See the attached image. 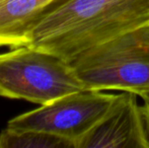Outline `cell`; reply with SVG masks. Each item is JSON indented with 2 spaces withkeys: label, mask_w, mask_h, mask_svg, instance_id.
Listing matches in <instances>:
<instances>
[{
  "label": "cell",
  "mask_w": 149,
  "mask_h": 148,
  "mask_svg": "<svg viewBox=\"0 0 149 148\" xmlns=\"http://www.w3.org/2000/svg\"><path fill=\"white\" fill-rule=\"evenodd\" d=\"M149 24V0H64L26 46L72 62L83 53Z\"/></svg>",
  "instance_id": "cell-1"
},
{
  "label": "cell",
  "mask_w": 149,
  "mask_h": 148,
  "mask_svg": "<svg viewBox=\"0 0 149 148\" xmlns=\"http://www.w3.org/2000/svg\"><path fill=\"white\" fill-rule=\"evenodd\" d=\"M70 64L85 88L148 90L149 24L85 52Z\"/></svg>",
  "instance_id": "cell-2"
},
{
  "label": "cell",
  "mask_w": 149,
  "mask_h": 148,
  "mask_svg": "<svg viewBox=\"0 0 149 148\" xmlns=\"http://www.w3.org/2000/svg\"><path fill=\"white\" fill-rule=\"evenodd\" d=\"M69 62L31 46L0 54V97L47 105L84 89Z\"/></svg>",
  "instance_id": "cell-3"
},
{
  "label": "cell",
  "mask_w": 149,
  "mask_h": 148,
  "mask_svg": "<svg viewBox=\"0 0 149 148\" xmlns=\"http://www.w3.org/2000/svg\"><path fill=\"white\" fill-rule=\"evenodd\" d=\"M119 93L84 88L69 93L33 111L8 121L11 129H33L51 133L76 143L108 114Z\"/></svg>",
  "instance_id": "cell-4"
},
{
  "label": "cell",
  "mask_w": 149,
  "mask_h": 148,
  "mask_svg": "<svg viewBox=\"0 0 149 148\" xmlns=\"http://www.w3.org/2000/svg\"><path fill=\"white\" fill-rule=\"evenodd\" d=\"M138 94L122 91L108 114L80 140L76 148H147Z\"/></svg>",
  "instance_id": "cell-5"
},
{
  "label": "cell",
  "mask_w": 149,
  "mask_h": 148,
  "mask_svg": "<svg viewBox=\"0 0 149 148\" xmlns=\"http://www.w3.org/2000/svg\"><path fill=\"white\" fill-rule=\"evenodd\" d=\"M64 0H0V47L30 43L36 28Z\"/></svg>",
  "instance_id": "cell-6"
},
{
  "label": "cell",
  "mask_w": 149,
  "mask_h": 148,
  "mask_svg": "<svg viewBox=\"0 0 149 148\" xmlns=\"http://www.w3.org/2000/svg\"><path fill=\"white\" fill-rule=\"evenodd\" d=\"M0 148H75V144L44 131L6 127L0 133Z\"/></svg>",
  "instance_id": "cell-7"
},
{
  "label": "cell",
  "mask_w": 149,
  "mask_h": 148,
  "mask_svg": "<svg viewBox=\"0 0 149 148\" xmlns=\"http://www.w3.org/2000/svg\"><path fill=\"white\" fill-rule=\"evenodd\" d=\"M140 111H141L146 144H147V148H149V104L144 103L143 106H140Z\"/></svg>",
  "instance_id": "cell-8"
},
{
  "label": "cell",
  "mask_w": 149,
  "mask_h": 148,
  "mask_svg": "<svg viewBox=\"0 0 149 148\" xmlns=\"http://www.w3.org/2000/svg\"><path fill=\"white\" fill-rule=\"evenodd\" d=\"M137 94H138V97L143 101V103H148L149 104V89L148 90L140 91V92H138Z\"/></svg>",
  "instance_id": "cell-9"
}]
</instances>
